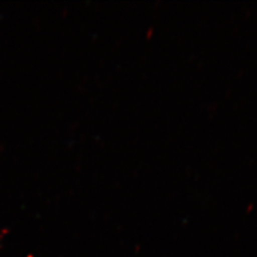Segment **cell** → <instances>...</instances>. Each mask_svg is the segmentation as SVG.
I'll list each match as a JSON object with an SVG mask.
<instances>
[]
</instances>
